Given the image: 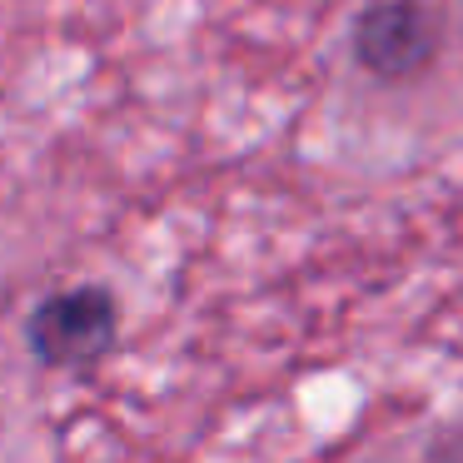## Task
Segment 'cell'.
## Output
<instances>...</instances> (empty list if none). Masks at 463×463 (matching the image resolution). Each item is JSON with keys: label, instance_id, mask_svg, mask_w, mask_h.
Listing matches in <instances>:
<instances>
[{"label": "cell", "instance_id": "cell-1", "mask_svg": "<svg viewBox=\"0 0 463 463\" xmlns=\"http://www.w3.org/2000/svg\"><path fill=\"white\" fill-rule=\"evenodd\" d=\"M25 344L41 369L90 373L120 349V299L105 284L45 294L25 319Z\"/></svg>", "mask_w": 463, "mask_h": 463}, {"label": "cell", "instance_id": "cell-2", "mask_svg": "<svg viewBox=\"0 0 463 463\" xmlns=\"http://www.w3.org/2000/svg\"><path fill=\"white\" fill-rule=\"evenodd\" d=\"M354 65L383 85H409L443 55V25L423 0H373L349 35Z\"/></svg>", "mask_w": 463, "mask_h": 463}]
</instances>
